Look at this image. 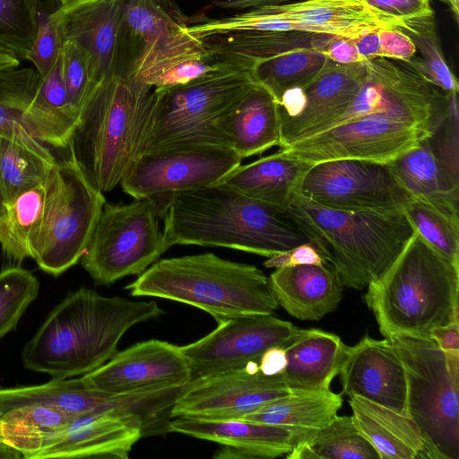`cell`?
Returning a JSON list of instances; mask_svg holds the SVG:
<instances>
[{
	"label": "cell",
	"instance_id": "1",
	"mask_svg": "<svg viewBox=\"0 0 459 459\" xmlns=\"http://www.w3.org/2000/svg\"><path fill=\"white\" fill-rule=\"evenodd\" d=\"M157 199L166 250L197 245L271 257L311 242L288 209L247 196L222 182Z\"/></svg>",
	"mask_w": 459,
	"mask_h": 459
},
{
	"label": "cell",
	"instance_id": "2",
	"mask_svg": "<svg viewBox=\"0 0 459 459\" xmlns=\"http://www.w3.org/2000/svg\"><path fill=\"white\" fill-rule=\"evenodd\" d=\"M162 314L155 301L105 297L81 288L51 311L24 345L22 364L52 378L83 376L117 352V344L128 329Z\"/></svg>",
	"mask_w": 459,
	"mask_h": 459
},
{
	"label": "cell",
	"instance_id": "3",
	"mask_svg": "<svg viewBox=\"0 0 459 459\" xmlns=\"http://www.w3.org/2000/svg\"><path fill=\"white\" fill-rule=\"evenodd\" d=\"M156 99L154 88L124 73L106 76L90 94L68 149L97 190H113L143 151Z\"/></svg>",
	"mask_w": 459,
	"mask_h": 459
},
{
	"label": "cell",
	"instance_id": "4",
	"mask_svg": "<svg viewBox=\"0 0 459 459\" xmlns=\"http://www.w3.org/2000/svg\"><path fill=\"white\" fill-rule=\"evenodd\" d=\"M459 266L417 233L364 297L380 333L429 338L432 329L458 320Z\"/></svg>",
	"mask_w": 459,
	"mask_h": 459
},
{
	"label": "cell",
	"instance_id": "5",
	"mask_svg": "<svg viewBox=\"0 0 459 459\" xmlns=\"http://www.w3.org/2000/svg\"><path fill=\"white\" fill-rule=\"evenodd\" d=\"M126 290L133 297L160 298L195 307L218 323L272 314L279 306L262 270L213 253L156 261Z\"/></svg>",
	"mask_w": 459,
	"mask_h": 459
},
{
	"label": "cell",
	"instance_id": "6",
	"mask_svg": "<svg viewBox=\"0 0 459 459\" xmlns=\"http://www.w3.org/2000/svg\"><path fill=\"white\" fill-rule=\"evenodd\" d=\"M342 286L362 290L380 277L414 235L403 212H346L317 205L297 194L287 208Z\"/></svg>",
	"mask_w": 459,
	"mask_h": 459
},
{
	"label": "cell",
	"instance_id": "7",
	"mask_svg": "<svg viewBox=\"0 0 459 459\" xmlns=\"http://www.w3.org/2000/svg\"><path fill=\"white\" fill-rule=\"evenodd\" d=\"M407 379V415L421 434L422 459L459 458V352H445L431 338H388Z\"/></svg>",
	"mask_w": 459,
	"mask_h": 459
},
{
	"label": "cell",
	"instance_id": "8",
	"mask_svg": "<svg viewBox=\"0 0 459 459\" xmlns=\"http://www.w3.org/2000/svg\"><path fill=\"white\" fill-rule=\"evenodd\" d=\"M255 84L251 69L221 62L217 70L186 84L154 90L156 104L143 151L193 143L229 147L214 123Z\"/></svg>",
	"mask_w": 459,
	"mask_h": 459
},
{
	"label": "cell",
	"instance_id": "9",
	"mask_svg": "<svg viewBox=\"0 0 459 459\" xmlns=\"http://www.w3.org/2000/svg\"><path fill=\"white\" fill-rule=\"evenodd\" d=\"M69 155L50 174L44 211L30 240V257L57 276L81 260L104 204Z\"/></svg>",
	"mask_w": 459,
	"mask_h": 459
},
{
	"label": "cell",
	"instance_id": "10",
	"mask_svg": "<svg viewBox=\"0 0 459 459\" xmlns=\"http://www.w3.org/2000/svg\"><path fill=\"white\" fill-rule=\"evenodd\" d=\"M157 197L105 203L81 264L93 281L109 285L140 275L166 251Z\"/></svg>",
	"mask_w": 459,
	"mask_h": 459
},
{
	"label": "cell",
	"instance_id": "11",
	"mask_svg": "<svg viewBox=\"0 0 459 459\" xmlns=\"http://www.w3.org/2000/svg\"><path fill=\"white\" fill-rule=\"evenodd\" d=\"M185 27L170 0H126L118 72L150 86L178 63L210 57L203 40Z\"/></svg>",
	"mask_w": 459,
	"mask_h": 459
},
{
	"label": "cell",
	"instance_id": "12",
	"mask_svg": "<svg viewBox=\"0 0 459 459\" xmlns=\"http://www.w3.org/2000/svg\"><path fill=\"white\" fill-rule=\"evenodd\" d=\"M230 147L178 144L146 149L136 158L120 185L134 198L158 197L216 184L241 164Z\"/></svg>",
	"mask_w": 459,
	"mask_h": 459
},
{
	"label": "cell",
	"instance_id": "13",
	"mask_svg": "<svg viewBox=\"0 0 459 459\" xmlns=\"http://www.w3.org/2000/svg\"><path fill=\"white\" fill-rule=\"evenodd\" d=\"M299 194L317 205L346 212H399L409 200L386 163L352 159L313 164Z\"/></svg>",
	"mask_w": 459,
	"mask_h": 459
},
{
	"label": "cell",
	"instance_id": "14",
	"mask_svg": "<svg viewBox=\"0 0 459 459\" xmlns=\"http://www.w3.org/2000/svg\"><path fill=\"white\" fill-rule=\"evenodd\" d=\"M436 130L384 114L350 121L280 151L311 164L333 160H364L387 163L415 148Z\"/></svg>",
	"mask_w": 459,
	"mask_h": 459
},
{
	"label": "cell",
	"instance_id": "15",
	"mask_svg": "<svg viewBox=\"0 0 459 459\" xmlns=\"http://www.w3.org/2000/svg\"><path fill=\"white\" fill-rule=\"evenodd\" d=\"M299 329L272 314L243 316L219 322L207 335L180 346L190 368V383L243 368L253 361L259 363L266 350L285 348Z\"/></svg>",
	"mask_w": 459,
	"mask_h": 459
},
{
	"label": "cell",
	"instance_id": "16",
	"mask_svg": "<svg viewBox=\"0 0 459 459\" xmlns=\"http://www.w3.org/2000/svg\"><path fill=\"white\" fill-rule=\"evenodd\" d=\"M290 393L281 374L266 376L253 361L243 368L190 383L176 398L169 415L210 420L242 419Z\"/></svg>",
	"mask_w": 459,
	"mask_h": 459
},
{
	"label": "cell",
	"instance_id": "17",
	"mask_svg": "<svg viewBox=\"0 0 459 459\" xmlns=\"http://www.w3.org/2000/svg\"><path fill=\"white\" fill-rule=\"evenodd\" d=\"M366 76L364 62L333 63L306 87L286 91L280 101V148L325 131L351 106Z\"/></svg>",
	"mask_w": 459,
	"mask_h": 459
},
{
	"label": "cell",
	"instance_id": "18",
	"mask_svg": "<svg viewBox=\"0 0 459 459\" xmlns=\"http://www.w3.org/2000/svg\"><path fill=\"white\" fill-rule=\"evenodd\" d=\"M80 377L94 390L126 396L184 388L190 383L191 372L180 346L152 339L117 351Z\"/></svg>",
	"mask_w": 459,
	"mask_h": 459
},
{
	"label": "cell",
	"instance_id": "19",
	"mask_svg": "<svg viewBox=\"0 0 459 459\" xmlns=\"http://www.w3.org/2000/svg\"><path fill=\"white\" fill-rule=\"evenodd\" d=\"M126 0H74L49 14L61 37L90 60L95 82L119 69Z\"/></svg>",
	"mask_w": 459,
	"mask_h": 459
},
{
	"label": "cell",
	"instance_id": "20",
	"mask_svg": "<svg viewBox=\"0 0 459 459\" xmlns=\"http://www.w3.org/2000/svg\"><path fill=\"white\" fill-rule=\"evenodd\" d=\"M150 423L117 410L92 411L74 418L34 459H126Z\"/></svg>",
	"mask_w": 459,
	"mask_h": 459
},
{
	"label": "cell",
	"instance_id": "21",
	"mask_svg": "<svg viewBox=\"0 0 459 459\" xmlns=\"http://www.w3.org/2000/svg\"><path fill=\"white\" fill-rule=\"evenodd\" d=\"M339 375L343 394L356 395L408 416L405 369L388 339L365 336L349 347Z\"/></svg>",
	"mask_w": 459,
	"mask_h": 459
},
{
	"label": "cell",
	"instance_id": "22",
	"mask_svg": "<svg viewBox=\"0 0 459 459\" xmlns=\"http://www.w3.org/2000/svg\"><path fill=\"white\" fill-rule=\"evenodd\" d=\"M167 429L221 444L216 459H272L287 455L306 435L290 428L242 419L175 417Z\"/></svg>",
	"mask_w": 459,
	"mask_h": 459
},
{
	"label": "cell",
	"instance_id": "23",
	"mask_svg": "<svg viewBox=\"0 0 459 459\" xmlns=\"http://www.w3.org/2000/svg\"><path fill=\"white\" fill-rule=\"evenodd\" d=\"M298 31L356 38L379 29L398 28L403 19L391 16L364 0H299L266 4Z\"/></svg>",
	"mask_w": 459,
	"mask_h": 459
},
{
	"label": "cell",
	"instance_id": "24",
	"mask_svg": "<svg viewBox=\"0 0 459 459\" xmlns=\"http://www.w3.org/2000/svg\"><path fill=\"white\" fill-rule=\"evenodd\" d=\"M144 402L143 394L113 396L99 392L86 385L80 377L52 378L38 385L0 388V413L32 404L52 408L71 417L106 410L139 413Z\"/></svg>",
	"mask_w": 459,
	"mask_h": 459
},
{
	"label": "cell",
	"instance_id": "25",
	"mask_svg": "<svg viewBox=\"0 0 459 459\" xmlns=\"http://www.w3.org/2000/svg\"><path fill=\"white\" fill-rule=\"evenodd\" d=\"M268 280L278 305L299 320H319L342 299L343 286L333 268L325 264L276 268Z\"/></svg>",
	"mask_w": 459,
	"mask_h": 459
},
{
	"label": "cell",
	"instance_id": "26",
	"mask_svg": "<svg viewBox=\"0 0 459 459\" xmlns=\"http://www.w3.org/2000/svg\"><path fill=\"white\" fill-rule=\"evenodd\" d=\"M214 125L227 145L241 159L261 154L281 143L278 102L257 82Z\"/></svg>",
	"mask_w": 459,
	"mask_h": 459
},
{
	"label": "cell",
	"instance_id": "27",
	"mask_svg": "<svg viewBox=\"0 0 459 459\" xmlns=\"http://www.w3.org/2000/svg\"><path fill=\"white\" fill-rule=\"evenodd\" d=\"M350 346L324 330L299 329L284 348L287 365L281 373L290 392L330 389Z\"/></svg>",
	"mask_w": 459,
	"mask_h": 459
},
{
	"label": "cell",
	"instance_id": "28",
	"mask_svg": "<svg viewBox=\"0 0 459 459\" xmlns=\"http://www.w3.org/2000/svg\"><path fill=\"white\" fill-rule=\"evenodd\" d=\"M429 138L386 164L409 199L425 201L459 215L458 174L437 156Z\"/></svg>",
	"mask_w": 459,
	"mask_h": 459
},
{
	"label": "cell",
	"instance_id": "29",
	"mask_svg": "<svg viewBox=\"0 0 459 459\" xmlns=\"http://www.w3.org/2000/svg\"><path fill=\"white\" fill-rule=\"evenodd\" d=\"M313 164L284 155L280 150L239 165L220 182L251 198L287 209L299 193Z\"/></svg>",
	"mask_w": 459,
	"mask_h": 459
},
{
	"label": "cell",
	"instance_id": "30",
	"mask_svg": "<svg viewBox=\"0 0 459 459\" xmlns=\"http://www.w3.org/2000/svg\"><path fill=\"white\" fill-rule=\"evenodd\" d=\"M352 418L380 459H422L424 444L419 428L406 415L351 395Z\"/></svg>",
	"mask_w": 459,
	"mask_h": 459
},
{
	"label": "cell",
	"instance_id": "31",
	"mask_svg": "<svg viewBox=\"0 0 459 459\" xmlns=\"http://www.w3.org/2000/svg\"><path fill=\"white\" fill-rule=\"evenodd\" d=\"M331 37L303 31H238L208 37L203 43L212 60L252 70L255 63L292 49L322 51Z\"/></svg>",
	"mask_w": 459,
	"mask_h": 459
},
{
	"label": "cell",
	"instance_id": "32",
	"mask_svg": "<svg viewBox=\"0 0 459 459\" xmlns=\"http://www.w3.org/2000/svg\"><path fill=\"white\" fill-rule=\"evenodd\" d=\"M22 124L40 143L68 148L77 120L67 104L60 56L50 71L40 77L36 92L22 115Z\"/></svg>",
	"mask_w": 459,
	"mask_h": 459
},
{
	"label": "cell",
	"instance_id": "33",
	"mask_svg": "<svg viewBox=\"0 0 459 459\" xmlns=\"http://www.w3.org/2000/svg\"><path fill=\"white\" fill-rule=\"evenodd\" d=\"M342 405V395L331 389L290 392L242 420L286 427L307 435L332 422Z\"/></svg>",
	"mask_w": 459,
	"mask_h": 459
},
{
	"label": "cell",
	"instance_id": "34",
	"mask_svg": "<svg viewBox=\"0 0 459 459\" xmlns=\"http://www.w3.org/2000/svg\"><path fill=\"white\" fill-rule=\"evenodd\" d=\"M75 417L39 404L0 413V440L34 459Z\"/></svg>",
	"mask_w": 459,
	"mask_h": 459
},
{
	"label": "cell",
	"instance_id": "35",
	"mask_svg": "<svg viewBox=\"0 0 459 459\" xmlns=\"http://www.w3.org/2000/svg\"><path fill=\"white\" fill-rule=\"evenodd\" d=\"M333 63L321 50L298 48L255 63L252 75L279 102L286 91L306 87Z\"/></svg>",
	"mask_w": 459,
	"mask_h": 459
},
{
	"label": "cell",
	"instance_id": "36",
	"mask_svg": "<svg viewBox=\"0 0 459 459\" xmlns=\"http://www.w3.org/2000/svg\"><path fill=\"white\" fill-rule=\"evenodd\" d=\"M289 459H380L358 429L352 416H336L327 426L307 434L286 455Z\"/></svg>",
	"mask_w": 459,
	"mask_h": 459
},
{
	"label": "cell",
	"instance_id": "37",
	"mask_svg": "<svg viewBox=\"0 0 459 459\" xmlns=\"http://www.w3.org/2000/svg\"><path fill=\"white\" fill-rule=\"evenodd\" d=\"M56 160L39 141L0 135V179L5 203L45 180Z\"/></svg>",
	"mask_w": 459,
	"mask_h": 459
},
{
	"label": "cell",
	"instance_id": "38",
	"mask_svg": "<svg viewBox=\"0 0 459 459\" xmlns=\"http://www.w3.org/2000/svg\"><path fill=\"white\" fill-rule=\"evenodd\" d=\"M50 174L5 203L0 214V245L12 259L22 261L30 257V244L44 211Z\"/></svg>",
	"mask_w": 459,
	"mask_h": 459
},
{
	"label": "cell",
	"instance_id": "39",
	"mask_svg": "<svg viewBox=\"0 0 459 459\" xmlns=\"http://www.w3.org/2000/svg\"><path fill=\"white\" fill-rule=\"evenodd\" d=\"M398 29L410 37L420 53V57L414 56L403 63L432 86L458 94L459 82L443 55L434 15L403 19Z\"/></svg>",
	"mask_w": 459,
	"mask_h": 459
},
{
	"label": "cell",
	"instance_id": "40",
	"mask_svg": "<svg viewBox=\"0 0 459 459\" xmlns=\"http://www.w3.org/2000/svg\"><path fill=\"white\" fill-rule=\"evenodd\" d=\"M40 81L35 68L0 69V135L28 142L38 141L24 127L22 115Z\"/></svg>",
	"mask_w": 459,
	"mask_h": 459
},
{
	"label": "cell",
	"instance_id": "41",
	"mask_svg": "<svg viewBox=\"0 0 459 459\" xmlns=\"http://www.w3.org/2000/svg\"><path fill=\"white\" fill-rule=\"evenodd\" d=\"M403 212L415 233L443 257L459 266V215L417 199H409Z\"/></svg>",
	"mask_w": 459,
	"mask_h": 459
},
{
	"label": "cell",
	"instance_id": "42",
	"mask_svg": "<svg viewBox=\"0 0 459 459\" xmlns=\"http://www.w3.org/2000/svg\"><path fill=\"white\" fill-rule=\"evenodd\" d=\"M38 0H0V47L26 60L38 30Z\"/></svg>",
	"mask_w": 459,
	"mask_h": 459
},
{
	"label": "cell",
	"instance_id": "43",
	"mask_svg": "<svg viewBox=\"0 0 459 459\" xmlns=\"http://www.w3.org/2000/svg\"><path fill=\"white\" fill-rule=\"evenodd\" d=\"M39 290L38 279L26 269L13 266L0 272V339L15 328Z\"/></svg>",
	"mask_w": 459,
	"mask_h": 459
},
{
	"label": "cell",
	"instance_id": "44",
	"mask_svg": "<svg viewBox=\"0 0 459 459\" xmlns=\"http://www.w3.org/2000/svg\"><path fill=\"white\" fill-rule=\"evenodd\" d=\"M60 57L67 104L78 123L83 106L97 83L89 58L74 42H62Z\"/></svg>",
	"mask_w": 459,
	"mask_h": 459
},
{
	"label": "cell",
	"instance_id": "45",
	"mask_svg": "<svg viewBox=\"0 0 459 459\" xmlns=\"http://www.w3.org/2000/svg\"><path fill=\"white\" fill-rule=\"evenodd\" d=\"M352 39L364 61L390 58L407 62L417 51L410 37L398 28L379 29Z\"/></svg>",
	"mask_w": 459,
	"mask_h": 459
},
{
	"label": "cell",
	"instance_id": "46",
	"mask_svg": "<svg viewBox=\"0 0 459 459\" xmlns=\"http://www.w3.org/2000/svg\"><path fill=\"white\" fill-rule=\"evenodd\" d=\"M38 19L37 34L26 60L34 65L40 77H44L60 56L62 39L49 14L39 11Z\"/></svg>",
	"mask_w": 459,
	"mask_h": 459
},
{
	"label": "cell",
	"instance_id": "47",
	"mask_svg": "<svg viewBox=\"0 0 459 459\" xmlns=\"http://www.w3.org/2000/svg\"><path fill=\"white\" fill-rule=\"evenodd\" d=\"M221 65V62L213 61L211 57L183 61L154 78L150 86L156 91H164L184 85L217 70Z\"/></svg>",
	"mask_w": 459,
	"mask_h": 459
},
{
	"label": "cell",
	"instance_id": "48",
	"mask_svg": "<svg viewBox=\"0 0 459 459\" xmlns=\"http://www.w3.org/2000/svg\"><path fill=\"white\" fill-rule=\"evenodd\" d=\"M322 256L312 242L300 244L290 250L276 254L264 262L266 267L281 268L301 264H325Z\"/></svg>",
	"mask_w": 459,
	"mask_h": 459
},
{
	"label": "cell",
	"instance_id": "49",
	"mask_svg": "<svg viewBox=\"0 0 459 459\" xmlns=\"http://www.w3.org/2000/svg\"><path fill=\"white\" fill-rule=\"evenodd\" d=\"M369 5L399 19L434 15L430 0H364Z\"/></svg>",
	"mask_w": 459,
	"mask_h": 459
},
{
	"label": "cell",
	"instance_id": "50",
	"mask_svg": "<svg viewBox=\"0 0 459 459\" xmlns=\"http://www.w3.org/2000/svg\"><path fill=\"white\" fill-rule=\"evenodd\" d=\"M322 51L337 64L345 65L364 61L351 38L332 36Z\"/></svg>",
	"mask_w": 459,
	"mask_h": 459
},
{
	"label": "cell",
	"instance_id": "51",
	"mask_svg": "<svg viewBox=\"0 0 459 459\" xmlns=\"http://www.w3.org/2000/svg\"><path fill=\"white\" fill-rule=\"evenodd\" d=\"M458 323L436 327L429 333V338L445 352H459Z\"/></svg>",
	"mask_w": 459,
	"mask_h": 459
},
{
	"label": "cell",
	"instance_id": "52",
	"mask_svg": "<svg viewBox=\"0 0 459 459\" xmlns=\"http://www.w3.org/2000/svg\"><path fill=\"white\" fill-rule=\"evenodd\" d=\"M287 365L284 348L272 347L266 350L259 359V369L266 376L281 374Z\"/></svg>",
	"mask_w": 459,
	"mask_h": 459
},
{
	"label": "cell",
	"instance_id": "53",
	"mask_svg": "<svg viewBox=\"0 0 459 459\" xmlns=\"http://www.w3.org/2000/svg\"><path fill=\"white\" fill-rule=\"evenodd\" d=\"M290 0H221L214 3L215 5L225 9H246L266 4H282Z\"/></svg>",
	"mask_w": 459,
	"mask_h": 459
},
{
	"label": "cell",
	"instance_id": "54",
	"mask_svg": "<svg viewBox=\"0 0 459 459\" xmlns=\"http://www.w3.org/2000/svg\"><path fill=\"white\" fill-rule=\"evenodd\" d=\"M19 65L21 61L13 53L0 47V69Z\"/></svg>",
	"mask_w": 459,
	"mask_h": 459
},
{
	"label": "cell",
	"instance_id": "55",
	"mask_svg": "<svg viewBox=\"0 0 459 459\" xmlns=\"http://www.w3.org/2000/svg\"><path fill=\"white\" fill-rule=\"evenodd\" d=\"M22 455L13 446L0 440V459H21Z\"/></svg>",
	"mask_w": 459,
	"mask_h": 459
},
{
	"label": "cell",
	"instance_id": "56",
	"mask_svg": "<svg viewBox=\"0 0 459 459\" xmlns=\"http://www.w3.org/2000/svg\"><path fill=\"white\" fill-rule=\"evenodd\" d=\"M439 1L446 3L449 6L455 21L457 22L458 15H459V11H458L459 0H439Z\"/></svg>",
	"mask_w": 459,
	"mask_h": 459
},
{
	"label": "cell",
	"instance_id": "57",
	"mask_svg": "<svg viewBox=\"0 0 459 459\" xmlns=\"http://www.w3.org/2000/svg\"><path fill=\"white\" fill-rule=\"evenodd\" d=\"M5 204V199L4 195L3 186L0 179V214L2 213Z\"/></svg>",
	"mask_w": 459,
	"mask_h": 459
},
{
	"label": "cell",
	"instance_id": "58",
	"mask_svg": "<svg viewBox=\"0 0 459 459\" xmlns=\"http://www.w3.org/2000/svg\"><path fill=\"white\" fill-rule=\"evenodd\" d=\"M55 1H58L61 4H66V3H69V2H72L74 0H55Z\"/></svg>",
	"mask_w": 459,
	"mask_h": 459
}]
</instances>
